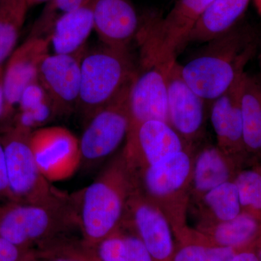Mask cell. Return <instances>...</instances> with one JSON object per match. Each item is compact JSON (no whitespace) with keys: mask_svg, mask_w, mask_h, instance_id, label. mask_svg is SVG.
<instances>
[{"mask_svg":"<svg viewBox=\"0 0 261 261\" xmlns=\"http://www.w3.org/2000/svg\"><path fill=\"white\" fill-rule=\"evenodd\" d=\"M206 45L181 65L185 82L206 102L212 103L243 76L245 68L260 49L255 31L233 28Z\"/></svg>","mask_w":261,"mask_h":261,"instance_id":"6da1fadb","label":"cell"},{"mask_svg":"<svg viewBox=\"0 0 261 261\" xmlns=\"http://www.w3.org/2000/svg\"><path fill=\"white\" fill-rule=\"evenodd\" d=\"M77 205V194L69 197L61 192L34 203L2 204L0 238L25 250L39 251L68 238L66 233L74 228L80 229Z\"/></svg>","mask_w":261,"mask_h":261,"instance_id":"7a4b0ae2","label":"cell"},{"mask_svg":"<svg viewBox=\"0 0 261 261\" xmlns=\"http://www.w3.org/2000/svg\"><path fill=\"white\" fill-rule=\"evenodd\" d=\"M132 186L121 152L91 185L77 193L79 224L86 247L92 248L121 227Z\"/></svg>","mask_w":261,"mask_h":261,"instance_id":"3957f363","label":"cell"},{"mask_svg":"<svg viewBox=\"0 0 261 261\" xmlns=\"http://www.w3.org/2000/svg\"><path fill=\"white\" fill-rule=\"evenodd\" d=\"M81 72L77 110L85 123L132 83L136 68L128 49L101 44L86 49Z\"/></svg>","mask_w":261,"mask_h":261,"instance_id":"277c9868","label":"cell"},{"mask_svg":"<svg viewBox=\"0 0 261 261\" xmlns=\"http://www.w3.org/2000/svg\"><path fill=\"white\" fill-rule=\"evenodd\" d=\"M194 159L187 149L132 176L133 187L167 216L173 233L186 226Z\"/></svg>","mask_w":261,"mask_h":261,"instance_id":"5b68a950","label":"cell"},{"mask_svg":"<svg viewBox=\"0 0 261 261\" xmlns=\"http://www.w3.org/2000/svg\"><path fill=\"white\" fill-rule=\"evenodd\" d=\"M212 1L178 0L163 20L140 25L136 37L140 48V65L163 64L176 60Z\"/></svg>","mask_w":261,"mask_h":261,"instance_id":"8992f818","label":"cell"},{"mask_svg":"<svg viewBox=\"0 0 261 261\" xmlns=\"http://www.w3.org/2000/svg\"><path fill=\"white\" fill-rule=\"evenodd\" d=\"M132 84L84 123L85 127L79 140L80 169L87 171L97 167L126 139L130 127Z\"/></svg>","mask_w":261,"mask_h":261,"instance_id":"52a82bcc","label":"cell"},{"mask_svg":"<svg viewBox=\"0 0 261 261\" xmlns=\"http://www.w3.org/2000/svg\"><path fill=\"white\" fill-rule=\"evenodd\" d=\"M33 132L14 126L0 135L4 147L11 202L34 203L58 192L38 166L32 145Z\"/></svg>","mask_w":261,"mask_h":261,"instance_id":"ba28073f","label":"cell"},{"mask_svg":"<svg viewBox=\"0 0 261 261\" xmlns=\"http://www.w3.org/2000/svg\"><path fill=\"white\" fill-rule=\"evenodd\" d=\"M121 227L145 244L154 261H172L176 245L172 226L162 210L132 186Z\"/></svg>","mask_w":261,"mask_h":261,"instance_id":"9c48e42d","label":"cell"},{"mask_svg":"<svg viewBox=\"0 0 261 261\" xmlns=\"http://www.w3.org/2000/svg\"><path fill=\"white\" fill-rule=\"evenodd\" d=\"M187 149L185 142L169 123L149 121L130 130L122 150L130 174Z\"/></svg>","mask_w":261,"mask_h":261,"instance_id":"30bf717a","label":"cell"},{"mask_svg":"<svg viewBox=\"0 0 261 261\" xmlns=\"http://www.w3.org/2000/svg\"><path fill=\"white\" fill-rule=\"evenodd\" d=\"M86 49L74 54H49L41 63L38 79L50 97L56 116H68L77 110Z\"/></svg>","mask_w":261,"mask_h":261,"instance_id":"8fae6325","label":"cell"},{"mask_svg":"<svg viewBox=\"0 0 261 261\" xmlns=\"http://www.w3.org/2000/svg\"><path fill=\"white\" fill-rule=\"evenodd\" d=\"M163 65L167 84L168 123L185 142L192 141L203 126L207 102L184 80L181 65L176 59Z\"/></svg>","mask_w":261,"mask_h":261,"instance_id":"7c38bea8","label":"cell"},{"mask_svg":"<svg viewBox=\"0 0 261 261\" xmlns=\"http://www.w3.org/2000/svg\"><path fill=\"white\" fill-rule=\"evenodd\" d=\"M129 113V130L149 121L168 123L164 65H140L136 69L130 89Z\"/></svg>","mask_w":261,"mask_h":261,"instance_id":"4fadbf2b","label":"cell"},{"mask_svg":"<svg viewBox=\"0 0 261 261\" xmlns=\"http://www.w3.org/2000/svg\"><path fill=\"white\" fill-rule=\"evenodd\" d=\"M31 140L38 166L46 178L65 177L79 166V140L67 128L42 127L32 132Z\"/></svg>","mask_w":261,"mask_h":261,"instance_id":"5bb4252c","label":"cell"},{"mask_svg":"<svg viewBox=\"0 0 261 261\" xmlns=\"http://www.w3.org/2000/svg\"><path fill=\"white\" fill-rule=\"evenodd\" d=\"M49 38L29 37L11 56L4 70V93L8 115L14 121L23 91L38 80L43 60L49 55Z\"/></svg>","mask_w":261,"mask_h":261,"instance_id":"9a60e30c","label":"cell"},{"mask_svg":"<svg viewBox=\"0 0 261 261\" xmlns=\"http://www.w3.org/2000/svg\"><path fill=\"white\" fill-rule=\"evenodd\" d=\"M94 30L102 44L128 49L140 28V19L130 0H95Z\"/></svg>","mask_w":261,"mask_h":261,"instance_id":"2e32d148","label":"cell"},{"mask_svg":"<svg viewBox=\"0 0 261 261\" xmlns=\"http://www.w3.org/2000/svg\"><path fill=\"white\" fill-rule=\"evenodd\" d=\"M242 78L243 76L226 93L212 102L211 113L217 147L225 154L239 161H241L244 154L247 153L244 145L240 110Z\"/></svg>","mask_w":261,"mask_h":261,"instance_id":"e0dca14e","label":"cell"},{"mask_svg":"<svg viewBox=\"0 0 261 261\" xmlns=\"http://www.w3.org/2000/svg\"><path fill=\"white\" fill-rule=\"evenodd\" d=\"M240 161L230 157L218 147H207L194 159L190 195L195 200L215 187L233 181Z\"/></svg>","mask_w":261,"mask_h":261,"instance_id":"ac0fdd59","label":"cell"},{"mask_svg":"<svg viewBox=\"0 0 261 261\" xmlns=\"http://www.w3.org/2000/svg\"><path fill=\"white\" fill-rule=\"evenodd\" d=\"M94 1L85 0L57 20L49 36L55 54H74L87 47L86 42L94 30Z\"/></svg>","mask_w":261,"mask_h":261,"instance_id":"d6986e66","label":"cell"},{"mask_svg":"<svg viewBox=\"0 0 261 261\" xmlns=\"http://www.w3.org/2000/svg\"><path fill=\"white\" fill-rule=\"evenodd\" d=\"M207 243L243 250L253 247L261 234V220L242 211L233 219L196 228Z\"/></svg>","mask_w":261,"mask_h":261,"instance_id":"ffe728a7","label":"cell"},{"mask_svg":"<svg viewBox=\"0 0 261 261\" xmlns=\"http://www.w3.org/2000/svg\"><path fill=\"white\" fill-rule=\"evenodd\" d=\"M250 0H213L201 15L189 42L207 43L234 27Z\"/></svg>","mask_w":261,"mask_h":261,"instance_id":"44dd1931","label":"cell"},{"mask_svg":"<svg viewBox=\"0 0 261 261\" xmlns=\"http://www.w3.org/2000/svg\"><path fill=\"white\" fill-rule=\"evenodd\" d=\"M240 110L243 141L247 153L261 152V86L255 77L245 73L240 89Z\"/></svg>","mask_w":261,"mask_h":261,"instance_id":"7402d4cb","label":"cell"},{"mask_svg":"<svg viewBox=\"0 0 261 261\" xmlns=\"http://www.w3.org/2000/svg\"><path fill=\"white\" fill-rule=\"evenodd\" d=\"M54 117H56V113L53 103L38 79L22 94L15 114L14 126L34 132L42 128Z\"/></svg>","mask_w":261,"mask_h":261,"instance_id":"603a6c76","label":"cell"},{"mask_svg":"<svg viewBox=\"0 0 261 261\" xmlns=\"http://www.w3.org/2000/svg\"><path fill=\"white\" fill-rule=\"evenodd\" d=\"M196 201L200 204L203 219L198 226L229 221L242 212L238 187L233 181L215 187Z\"/></svg>","mask_w":261,"mask_h":261,"instance_id":"cb8c5ba5","label":"cell"},{"mask_svg":"<svg viewBox=\"0 0 261 261\" xmlns=\"http://www.w3.org/2000/svg\"><path fill=\"white\" fill-rule=\"evenodd\" d=\"M89 249L102 261H154L140 238L122 227Z\"/></svg>","mask_w":261,"mask_h":261,"instance_id":"d4e9b609","label":"cell"},{"mask_svg":"<svg viewBox=\"0 0 261 261\" xmlns=\"http://www.w3.org/2000/svg\"><path fill=\"white\" fill-rule=\"evenodd\" d=\"M174 236L177 244L172 261H230L241 250L207 243L197 230L187 226Z\"/></svg>","mask_w":261,"mask_h":261,"instance_id":"484cf974","label":"cell"},{"mask_svg":"<svg viewBox=\"0 0 261 261\" xmlns=\"http://www.w3.org/2000/svg\"><path fill=\"white\" fill-rule=\"evenodd\" d=\"M29 8L27 0L0 3V67L14 50Z\"/></svg>","mask_w":261,"mask_h":261,"instance_id":"4316f807","label":"cell"},{"mask_svg":"<svg viewBox=\"0 0 261 261\" xmlns=\"http://www.w3.org/2000/svg\"><path fill=\"white\" fill-rule=\"evenodd\" d=\"M242 211L261 220V166L240 170L233 179Z\"/></svg>","mask_w":261,"mask_h":261,"instance_id":"83f0119b","label":"cell"},{"mask_svg":"<svg viewBox=\"0 0 261 261\" xmlns=\"http://www.w3.org/2000/svg\"><path fill=\"white\" fill-rule=\"evenodd\" d=\"M91 251L80 242L66 238L35 252L38 261H89Z\"/></svg>","mask_w":261,"mask_h":261,"instance_id":"f1b7e54d","label":"cell"},{"mask_svg":"<svg viewBox=\"0 0 261 261\" xmlns=\"http://www.w3.org/2000/svg\"><path fill=\"white\" fill-rule=\"evenodd\" d=\"M85 0H51L46 5L40 16L33 27L31 37H49L53 25L63 15L73 11Z\"/></svg>","mask_w":261,"mask_h":261,"instance_id":"f546056e","label":"cell"},{"mask_svg":"<svg viewBox=\"0 0 261 261\" xmlns=\"http://www.w3.org/2000/svg\"><path fill=\"white\" fill-rule=\"evenodd\" d=\"M34 251L25 250L0 238V261H18L33 255Z\"/></svg>","mask_w":261,"mask_h":261,"instance_id":"4dcf8cb0","label":"cell"},{"mask_svg":"<svg viewBox=\"0 0 261 261\" xmlns=\"http://www.w3.org/2000/svg\"><path fill=\"white\" fill-rule=\"evenodd\" d=\"M11 202L4 147L0 137V205Z\"/></svg>","mask_w":261,"mask_h":261,"instance_id":"1f68e13d","label":"cell"},{"mask_svg":"<svg viewBox=\"0 0 261 261\" xmlns=\"http://www.w3.org/2000/svg\"><path fill=\"white\" fill-rule=\"evenodd\" d=\"M4 69L3 66L0 67V135L5 133L13 126V121L8 115L5 104L4 84Z\"/></svg>","mask_w":261,"mask_h":261,"instance_id":"d6a6232c","label":"cell"},{"mask_svg":"<svg viewBox=\"0 0 261 261\" xmlns=\"http://www.w3.org/2000/svg\"><path fill=\"white\" fill-rule=\"evenodd\" d=\"M230 261H259V260L254 251L253 247H250L237 252Z\"/></svg>","mask_w":261,"mask_h":261,"instance_id":"836d02e7","label":"cell"},{"mask_svg":"<svg viewBox=\"0 0 261 261\" xmlns=\"http://www.w3.org/2000/svg\"><path fill=\"white\" fill-rule=\"evenodd\" d=\"M253 249L259 261H261V234L253 245Z\"/></svg>","mask_w":261,"mask_h":261,"instance_id":"e575fe53","label":"cell"},{"mask_svg":"<svg viewBox=\"0 0 261 261\" xmlns=\"http://www.w3.org/2000/svg\"><path fill=\"white\" fill-rule=\"evenodd\" d=\"M27 1L29 8H30V7L34 6V5L42 4V3H49L51 0H27Z\"/></svg>","mask_w":261,"mask_h":261,"instance_id":"d590c367","label":"cell"},{"mask_svg":"<svg viewBox=\"0 0 261 261\" xmlns=\"http://www.w3.org/2000/svg\"><path fill=\"white\" fill-rule=\"evenodd\" d=\"M257 60H258V67H259V78L258 82L261 86V48L260 51H259L258 54H257Z\"/></svg>","mask_w":261,"mask_h":261,"instance_id":"8d00e7d4","label":"cell"},{"mask_svg":"<svg viewBox=\"0 0 261 261\" xmlns=\"http://www.w3.org/2000/svg\"><path fill=\"white\" fill-rule=\"evenodd\" d=\"M254 3H255V7H256L259 15L261 16V0H254Z\"/></svg>","mask_w":261,"mask_h":261,"instance_id":"74e56055","label":"cell"},{"mask_svg":"<svg viewBox=\"0 0 261 261\" xmlns=\"http://www.w3.org/2000/svg\"><path fill=\"white\" fill-rule=\"evenodd\" d=\"M18 261H38V260L37 258H36L35 252H34V255H31V256L25 257V258L22 259V260Z\"/></svg>","mask_w":261,"mask_h":261,"instance_id":"f35d334b","label":"cell"},{"mask_svg":"<svg viewBox=\"0 0 261 261\" xmlns=\"http://www.w3.org/2000/svg\"><path fill=\"white\" fill-rule=\"evenodd\" d=\"M90 250V249H89ZM91 251V250H90ZM89 261H102L99 260V259L97 258L95 256H94V254L92 253V251H91V256H90V260Z\"/></svg>","mask_w":261,"mask_h":261,"instance_id":"ab89813d","label":"cell"},{"mask_svg":"<svg viewBox=\"0 0 261 261\" xmlns=\"http://www.w3.org/2000/svg\"><path fill=\"white\" fill-rule=\"evenodd\" d=\"M5 1V0H0V3H3V2Z\"/></svg>","mask_w":261,"mask_h":261,"instance_id":"60d3db41","label":"cell"}]
</instances>
